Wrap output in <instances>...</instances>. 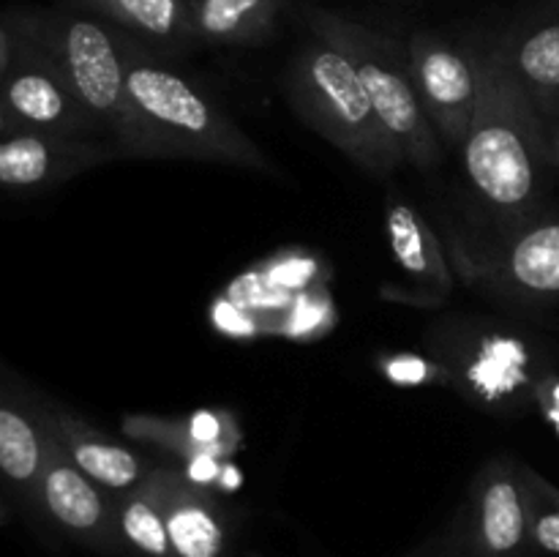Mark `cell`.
<instances>
[{
  "label": "cell",
  "mask_w": 559,
  "mask_h": 557,
  "mask_svg": "<svg viewBox=\"0 0 559 557\" xmlns=\"http://www.w3.org/2000/svg\"><path fill=\"white\" fill-rule=\"evenodd\" d=\"M478 104L462 145L475 197L508 227L538 216L551 175L544 115L497 47L475 49Z\"/></svg>",
  "instance_id": "1"
},
{
  "label": "cell",
  "mask_w": 559,
  "mask_h": 557,
  "mask_svg": "<svg viewBox=\"0 0 559 557\" xmlns=\"http://www.w3.org/2000/svg\"><path fill=\"white\" fill-rule=\"evenodd\" d=\"M118 44L134 118V158H194L273 173L262 147L197 82L158 63L126 33H118Z\"/></svg>",
  "instance_id": "2"
},
{
  "label": "cell",
  "mask_w": 559,
  "mask_h": 557,
  "mask_svg": "<svg viewBox=\"0 0 559 557\" xmlns=\"http://www.w3.org/2000/svg\"><path fill=\"white\" fill-rule=\"evenodd\" d=\"M284 91L295 115L369 175H391L402 151L377 118L374 104L347 55L311 38L289 60Z\"/></svg>",
  "instance_id": "3"
},
{
  "label": "cell",
  "mask_w": 559,
  "mask_h": 557,
  "mask_svg": "<svg viewBox=\"0 0 559 557\" xmlns=\"http://www.w3.org/2000/svg\"><path fill=\"white\" fill-rule=\"evenodd\" d=\"M11 20L47 49L115 153L134 158V118L118 31L76 11L16 14Z\"/></svg>",
  "instance_id": "4"
},
{
  "label": "cell",
  "mask_w": 559,
  "mask_h": 557,
  "mask_svg": "<svg viewBox=\"0 0 559 557\" xmlns=\"http://www.w3.org/2000/svg\"><path fill=\"white\" fill-rule=\"evenodd\" d=\"M306 25L311 27V36L333 44L338 52L347 55L374 104L377 118L393 137L404 162L418 169H435L442 162V142L431 120L426 118L424 104L415 91L407 49L399 47L393 38L333 11L309 9Z\"/></svg>",
  "instance_id": "5"
},
{
  "label": "cell",
  "mask_w": 559,
  "mask_h": 557,
  "mask_svg": "<svg viewBox=\"0 0 559 557\" xmlns=\"http://www.w3.org/2000/svg\"><path fill=\"white\" fill-rule=\"evenodd\" d=\"M5 25L11 33V55L0 71V115L9 134L36 131L71 140L104 137L47 49L14 20H5Z\"/></svg>",
  "instance_id": "6"
},
{
  "label": "cell",
  "mask_w": 559,
  "mask_h": 557,
  "mask_svg": "<svg viewBox=\"0 0 559 557\" xmlns=\"http://www.w3.org/2000/svg\"><path fill=\"white\" fill-rule=\"evenodd\" d=\"M52 435V431H49ZM36 511L66 538L104 557H126L115 497L87 478L52 437L36 489Z\"/></svg>",
  "instance_id": "7"
},
{
  "label": "cell",
  "mask_w": 559,
  "mask_h": 557,
  "mask_svg": "<svg viewBox=\"0 0 559 557\" xmlns=\"http://www.w3.org/2000/svg\"><path fill=\"white\" fill-rule=\"evenodd\" d=\"M407 63L426 118L440 142L462 151L478 104L475 52L435 33H418L407 44Z\"/></svg>",
  "instance_id": "8"
},
{
  "label": "cell",
  "mask_w": 559,
  "mask_h": 557,
  "mask_svg": "<svg viewBox=\"0 0 559 557\" xmlns=\"http://www.w3.org/2000/svg\"><path fill=\"white\" fill-rule=\"evenodd\" d=\"M464 506L475 557H530L527 464L491 457L475 473Z\"/></svg>",
  "instance_id": "9"
},
{
  "label": "cell",
  "mask_w": 559,
  "mask_h": 557,
  "mask_svg": "<svg viewBox=\"0 0 559 557\" xmlns=\"http://www.w3.org/2000/svg\"><path fill=\"white\" fill-rule=\"evenodd\" d=\"M500 249L469 268V278L522 304H559V213L511 227Z\"/></svg>",
  "instance_id": "10"
},
{
  "label": "cell",
  "mask_w": 559,
  "mask_h": 557,
  "mask_svg": "<svg viewBox=\"0 0 559 557\" xmlns=\"http://www.w3.org/2000/svg\"><path fill=\"white\" fill-rule=\"evenodd\" d=\"M112 158L109 142L11 131L0 137V189H49Z\"/></svg>",
  "instance_id": "11"
},
{
  "label": "cell",
  "mask_w": 559,
  "mask_h": 557,
  "mask_svg": "<svg viewBox=\"0 0 559 557\" xmlns=\"http://www.w3.org/2000/svg\"><path fill=\"white\" fill-rule=\"evenodd\" d=\"M38 404H41L47 429L52 431L66 457L112 497L140 486L151 475V470L156 467L151 459L109 437L107 431L93 426L82 415L41 396H38Z\"/></svg>",
  "instance_id": "12"
},
{
  "label": "cell",
  "mask_w": 559,
  "mask_h": 557,
  "mask_svg": "<svg viewBox=\"0 0 559 557\" xmlns=\"http://www.w3.org/2000/svg\"><path fill=\"white\" fill-rule=\"evenodd\" d=\"M164 522L178 557H229L233 517L218 495L189 475L156 464Z\"/></svg>",
  "instance_id": "13"
},
{
  "label": "cell",
  "mask_w": 559,
  "mask_h": 557,
  "mask_svg": "<svg viewBox=\"0 0 559 557\" xmlns=\"http://www.w3.org/2000/svg\"><path fill=\"white\" fill-rule=\"evenodd\" d=\"M120 431L140 446L162 451L167 457L194 462V459H229L243 446V431L229 410H197L189 415H147L131 413L120 420Z\"/></svg>",
  "instance_id": "14"
},
{
  "label": "cell",
  "mask_w": 559,
  "mask_h": 557,
  "mask_svg": "<svg viewBox=\"0 0 559 557\" xmlns=\"http://www.w3.org/2000/svg\"><path fill=\"white\" fill-rule=\"evenodd\" d=\"M52 435L38 396L0 377V481L36 511V489Z\"/></svg>",
  "instance_id": "15"
},
{
  "label": "cell",
  "mask_w": 559,
  "mask_h": 557,
  "mask_svg": "<svg viewBox=\"0 0 559 557\" xmlns=\"http://www.w3.org/2000/svg\"><path fill=\"white\" fill-rule=\"evenodd\" d=\"M508 69L546 115L559 104V11H549L495 44Z\"/></svg>",
  "instance_id": "16"
},
{
  "label": "cell",
  "mask_w": 559,
  "mask_h": 557,
  "mask_svg": "<svg viewBox=\"0 0 559 557\" xmlns=\"http://www.w3.org/2000/svg\"><path fill=\"white\" fill-rule=\"evenodd\" d=\"M385 229L393 257L407 276L418 278L435 293H451L453 273L448 268L445 251H442L435 229L418 213V208L399 197L388 200Z\"/></svg>",
  "instance_id": "17"
},
{
  "label": "cell",
  "mask_w": 559,
  "mask_h": 557,
  "mask_svg": "<svg viewBox=\"0 0 559 557\" xmlns=\"http://www.w3.org/2000/svg\"><path fill=\"white\" fill-rule=\"evenodd\" d=\"M284 0H189L194 38L211 44H260L276 31Z\"/></svg>",
  "instance_id": "18"
},
{
  "label": "cell",
  "mask_w": 559,
  "mask_h": 557,
  "mask_svg": "<svg viewBox=\"0 0 559 557\" xmlns=\"http://www.w3.org/2000/svg\"><path fill=\"white\" fill-rule=\"evenodd\" d=\"M115 511L126 557H178L164 522L156 467L140 486L115 497Z\"/></svg>",
  "instance_id": "19"
},
{
  "label": "cell",
  "mask_w": 559,
  "mask_h": 557,
  "mask_svg": "<svg viewBox=\"0 0 559 557\" xmlns=\"http://www.w3.org/2000/svg\"><path fill=\"white\" fill-rule=\"evenodd\" d=\"M129 31L164 42L194 38L189 0H74Z\"/></svg>",
  "instance_id": "20"
},
{
  "label": "cell",
  "mask_w": 559,
  "mask_h": 557,
  "mask_svg": "<svg viewBox=\"0 0 559 557\" xmlns=\"http://www.w3.org/2000/svg\"><path fill=\"white\" fill-rule=\"evenodd\" d=\"M530 549L559 557V489L527 467Z\"/></svg>",
  "instance_id": "21"
},
{
  "label": "cell",
  "mask_w": 559,
  "mask_h": 557,
  "mask_svg": "<svg viewBox=\"0 0 559 557\" xmlns=\"http://www.w3.org/2000/svg\"><path fill=\"white\" fill-rule=\"evenodd\" d=\"M404 557H475L473 555V541H469V517L467 506L459 508L445 528L437 530L435 535L407 552Z\"/></svg>",
  "instance_id": "22"
},
{
  "label": "cell",
  "mask_w": 559,
  "mask_h": 557,
  "mask_svg": "<svg viewBox=\"0 0 559 557\" xmlns=\"http://www.w3.org/2000/svg\"><path fill=\"white\" fill-rule=\"evenodd\" d=\"M540 402H544L546 418L559 431V375H551L549 380L540 382Z\"/></svg>",
  "instance_id": "23"
},
{
  "label": "cell",
  "mask_w": 559,
  "mask_h": 557,
  "mask_svg": "<svg viewBox=\"0 0 559 557\" xmlns=\"http://www.w3.org/2000/svg\"><path fill=\"white\" fill-rule=\"evenodd\" d=\"M544 126H546V145H549L551 167L559 169V104L544 115Z\"/></svg>",
  "instance_id": "24"
},
{
  "label": "cell",
  "mask_w": 559,
  "mask_h": 557,
  "mask_svg": "<svg viewBox=\"0 0 559 557\" xmlns=\"http://www.w3.org/2000/svg\"><path fill=\"white\" fill-rule=\"evenodd\" d=\"M9 522V508H5V502L0 500V524Z\"/></svg>",
  "instance_id": "25"
},
{
  "label": "cell",
  "mask_w": 559,
  "mask_h": 557,
  "mask_svg": "<svg viewBox=\"0 0 559 557\" xmlns=\"http://www.w3.org/2000/svg\"><path fill=\"white\" fill-rule=\"evenodd\" d=\"M3 134H9V126H5L3 115H0V137H3Z\"/></svg>",
  "instance_id": "26"
},
{
  "label": "cell",
  "mask_w": 559,
  "mask_h": 557,
  "mask_svg": "<svg viewBox=\"0 0 559 557\" xmlns=\"http://www.w3.org/2000/svg\"><path fill=\"white\" fill-rule=\"evenodd\" d=\"M246 557H257V555H246Z\"/></svg>",
  "instance_id": "27"
}]
</instances>
